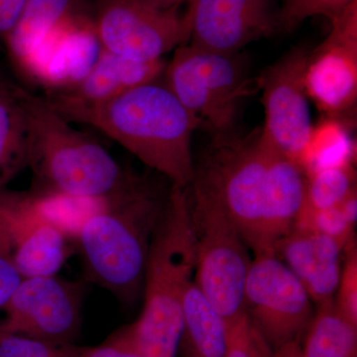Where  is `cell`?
Listing matches in <instances>:
<instances>
[{
    "label": "cell",
    "mask_w": 357,
    "mask_h": 357,
    "mask_svg": "<svg viewBox=\"0 0 357 357\" xmlns=\"http://www.w3.org/2000/svg\"><path fill=\"white\" fill-rule=\"evenodd\" d=\"M82 287L53 276L22 278L0 319V333L69 344L81 326Z\"/></svg>",
    "instance_id": "30bf717a"
},
{
    "label": "cell",
    "mask_w": 357,
    "mask_h": 357,
    "mask_svg": "<svg viewBox=\"0 0 357 357\" xmlns=\"http://www.w3.org/2000/svg\"><path fill=\"white\" fill-rule=\"evenodd\" d=\"M354 227L337 206L326 210H311L303 206L294 227L333 237L345 248L347 244L354 241Z\"/></svg>",
    "instance_id": "484cf974"
},
{
    "label": "cell",
    "mask_w": 357,
    "mask_h": 357,
    "mask_svg": "<svg viewBox=\"0 0 357 357\" xmlns=\"http://www.w3.org/2000/svg\"><path fill=\"white\" fill-rule=\"evenodd\" d=\"M102 51L93 18L77 13L58 23L18 67L46 88L63 93L86 79Z\"/></svg>",
    "instance_id": "5bb4252c"
},
{
    "label": "cell",
    "mask_w": 357,
    "mask_h": 357,
    "mask_svg": "<svg viewBox=\"0 0 357 357\" xmlns=\"http://www.w3.org/2000/svg\"><path fill=\"white\" fill-rule=\"evenodd\" d=\"M46 98L68 121L98 129L172 185H191V138L199 122L166 84H141L100 102H77L58 93Z\"/></svg>",
    "instance_id": "6da1fadb"
},
{
    "label": "cell",
    "mask_w": 357,
    "mask_h": 357,
    "mask_svg": "<svg viewBox=\"0 0 357 357\" xmlns=\"http://www.w3.org/2000/svg\"><path fill=\"white\" fill-rule=\"evenodd\" d=\"M236 55L181 45L164 70L167 88L199 126H206L217 136L229 133L239 102L257 86L246 77Z\"/></svg>",
    "instance_id": "52a82bcc"
},
{
    "label": "cell",
    "mask_w": 357,
    "mask_h": 357,
    "mask_svg": "<svg viewBox=\"0 0 357 357\" xmlns=\"http://www.w3.org/2000/svg\"><path fill=\"white\" fill-rule=\"evenodd\" d=\"M325 41L310 52L305 77L307 98L337 119L357 98V0L332 20Z\"/></svg>",
    "instance_id": "4fadbf2b"
},
{
    "label": "cell",
    "mask_w": 357,
    "mask_h": 357,
    "mask_svg": "<svg viewBox=\"0 0 357 357\" xmlns=\"http://www.w3.org/2000/svg\"><path fill=\"white\" fill-rule=\"evenodd\" d=\"M260 136L267 154L268 241L274 252L277 243L297 222L306 201L307 178L299 164L282 154L262 135L261 129Z\"/></svg>",
    "instance_id": "e0dca14e"
},
{
    "label": "cell",
    "mask_w": 357,
    "mask_h": 357,
    "mask_svg": "<svg viewBox=\"0 0 357 357\" xmlns=\"http://www.w3.org/2000/svg\"><path fill=\"white\" fill-rule=\"evenodd\" d=\"M344 250L333 237L294 227L277 243L275 255L295 275L312 302L319 305L337 293Z\"/></svg>",
    "instance_id": "2e32d148"
},
{
    "label": "cell",
    "mask_w": 357,
    "mask_h": 357,
    "mask_svg": "<svg viewBox=\"0 0 357 357\" xmlns=\"http://www.w3.org/2000/svg\"><path fill=\"white\" fill-rule=\"evenodd\" d=\"M26 0H0V38L6 39Z\"/></svg>",
    "instance_id": "d6a6232c"
},
{
    "label": "cell",
    "mask_w": 357,
    "mask_h": 357,
    "mask_svg": "<svg viewBox=\"0 0 357 357\" xmlns=\"http://www.w3.org/2000/svg\"><path fill=\"white\" fill-rule=\"evenodd\" d=\"M188 192L197 253L194 282L229 325L244 312L248 248L217 192L196 171Z\"/></svg>",
    "instance_id": "5b68a950"
},
{
    "label": "cell",
    "mask_w": 357,
    "mask_h": 357,
    "mask_svg": "<svg viewBox=\"0 0 357 357\" xmlns=\"http://www.w3.org/2000/svg\"><path fill=\"white\" fill-rule=\"evenodd\" d=\"M81 347L0 333V357H77Z\"/></svg>",
    "instance_id": "4316f807"
},
{
    "label": "cell",
    "mask_w": 357,
    "mask_h": 357,
    "mask_svg": "<svg viewBox=\"0 0 357 357\" xmlns=\"http://www.w3.org/2000/svg\"><path fill=\"white\" fill-rule=\"evenodd\" d=\"M133 340L128 326L96 347H81L77 357H124L132 347Z\"/></svg>",
    "instance_id": "4dcf8cb0"
},
{
    "label": "cell",
    "mask_w": 357,
    "mask_h": 357,
    "mask_svg": "<svg viewBox=\"0 0 357 357\" xmlns=\"http://www.w3.org/2000/svg\"><path fill=\"white\" fill-rule=\"evenodd\" d=\"M196 267L188 187L172 185L148 251L144 306L137 321L128 326L143 357L177 356L183 335V303Z\"/></svg>",
    "instance_id": "7a4b0ae2"
},
{
    "label": "cell",
    "mask_w": 357,
    "mask_h": 357,
    "mask_svg": "<svg viewBox=\"0 0 357 357\" xmlns=\"http://www.w3.org/2000/svg\"><path fill=\"white\" fill-rule=\"evenodd\" d=\"M21 280L22 277L15 267L0 255V314Z\"/></svg>",
    "instance_id": "1f68e13d"
},
{
    "label": "cell",
    "mask_w": 357,
    "mask_h": 357,
    "mask_svg": "<svg viewBox=\"0 0 357 357\" xmlns=\"http://www.w3.org/2000/svg\"><path fill=\"white\" fill-rule=\"evenodd\" d=\"M309 57L307 48L296 47L268 67L256 84L264 105L262 135L300 166L312 128L305 84Z\"/></svg>",
    "instance_id": "8fae6325"
},
{
    "label": "cell",
    "mask_w": 357,
    "mask_h": 357,
    "mask_svg": "<svg viewBox=\"0 0 357 357\" xmlns=\"http://www.w3.org/2000/svg\"><path fill=\"white\" fill-rule=\"evenodd\" d=\"M243 310L272 351L301 340L314 314L306 290L274 252L251 260Z\"/></svg>",
    "instance_id": "9c48e42d"
},
{
    "label": "cell",
    "mask_w": 357,
    "mask_h": 357,
    "mask_svg": "<svg viewBox=\"0 0 357 357\" xmlns=\"http://www.w3.org/2000/svg\"><path fill=\"white\" fill-rule=\"evenodd\" d=\"M354 145L345 128L337 119L328 117L312 126L301 166L307 176L319 169L351 163Z\"/></svg>",
    "instance_id": "cb8c5ba5"
},
{
    "label": "cell",
    "mask_w": 357,
    "mask_h": 357,
    "mask_svg": "<svg viewBox=\"0 0 357 357\" xmlns=\"http://www.w3.org/2000/svg\"><path fill=\"white\" fill-rule=\"evenodd\" d=\"M229 349L225 357H271L272 351L243 312L229 325Z\"/></svg>",
    "instance_id": "f1b7e54d"
},
{
    "label": "cell",
    "mask_w": 357,
    "mask_h": 357,
    "mask_svg": "<svg viewBox=\"0 0 357 357\" xmlns=\"http://www.w3.org/2000/svg\"><path fill=\"white\" fill-rule=\"evenodd\" d=\"M160 6L170 8V7L180 6L183 2L189 1V0H153Z\"/></svg>",
    "instance_id": "e575fe53"
},
{
    "label": "cell",
    "mask_w": 357,
    "mask_h": 357,
    "mask_svg": "<svg viewBox=\"0 0 357 357\" xmlns=\"http://www.w3.org/2000/svg\"><path fill=\"white\" fill-rule=\"evenodd\" d=\"M93 20L105 50L137 62L162 60L190 39L187 14L153 0H96Z\"/></svg>",
    "instance_id": "ba28073f"
},
{
    "label": "cell",
    "mask_w": 357,
    "mask_h": 357,
    "mask_svg": "<svg viewBox=\"0 0 357 357\" xmlns=\"http://www.w3.org/2000/svg\"><path fill=\"white\" fill-rule=\"evenodd\" d=\"M352 1L354 0H286L278 16L279 26L291 31L312 16L323 15L333 20Z\"/></svg>",
    "instance_id": "83f0119b"
},
{
    "label": "cell",
    "mask_w": 357,
    "mask_h": 357,
    "mask_svg": "<svg viewBox=\"0 0 357 357\" xmlns=\"http://www.w3.org/2000/svg\"><path fill=\"white\" fill-rule=\"evenodd\" d=\"M70 243L41 215L32 194L0 190V255L22 278L57 274L70 253Z\"/></svg>",
    "instance_id": "7c38bea8"
},
{
    "label": "cell",
    "mask_w": 357,
    "mask_h": 357,
    "mask_svg": "<svg viewBox=\"0 0 357 357\" xmlns=\"http://www.w3.org/2000/svg\"><path fill=\"white\" fill-rule=\"evenodd\" d=\"M185 14L190 45L215 53L236 54L279 26L269 0H189Z\"/></svg>",
    "instance_id": "9a60e30c"
},
{
    "label": "cell",
    "mask_w": 357,
    "mask_h": 357,
    "mask_svg": "<svg viewBox=\"0 0 357 357\" xmlns=\"http://www.w3.org/2000/svg\"><path fill=\"white\" fill-rule=\"evenodd\" d=\"M344 265L342 269L335 304L338 311L357 326V248L356 239L345 246Z\"/></svg>",
    "instance_id": "f546056e"
},
{
    "label": "cell",
    "mask_w": 357,
    "mask_h": 357,
    "mask_svg": "<svg viewBox=\"0 0 357 357\" xmlns=\"http://www.w3.org/2000/svg\"><path fill=\"white\" fill-rule=\"evenodd\" d=\"M351 163L319 169L307 176L306 201L311 210L335 208L356 190Z\"/></svg>",
    "instance_id": "d4e9b609"
},
{
    "label": "cell",
    "mask_w": 357,
    "mask_h": 357,
    "mask_svg": "<svg viewBox=\"0 0 357 357\" xmlns=\"http://www.w3.org/2000/svg\"><path fill=\"white\" fill-rule=\"evenodd\" d=\"M124 357H143L142 354H140L139 351H137V349H136L135 345H132V347H131L130 349H129L128 354H126V356Z\"/></svg>",
    "instance_id": "d590c367"
},
{
    "label": "cell",
    "mask_w": 357,
    "mask_h": 357,
    "mask_svg": "<svg viewBox=\"0 0 357 357\" xmlns=\"http://www.w3.org/2000/svg\"><path fill=\"white\" fill-rule=\"evenodd\" d=\"M271 357H302L301 340H293L272 352Z\"/></svg>",
    "instance_id": "836d02e7"
},
{
    "label": "cell",
    "mask_w": 357,
    "mask_h": 357,
    "mask_svg": "<svg viewBox=\"0 0 357 357\" xmlns=\"http://www.w3.org/2000/svg\"><path fill=\"white\" fill-rule=\"evenodd\" d=\"M229 325L208 303L194 281L183 303V335L185 357H225Z\"/></svg>",
    "instance_id": "d6986e66"
},
{
    "label": "cell",
    "mask_w": 357,
    "mask_h": 357,
    "mask_svg": "<svg viewBox=\"0 0 357 357\" xmlns=\"http://www.w3.org/2000/svg\"><path fill=\"white\" fill-rule=\"evenodd\" d=\"M24 116L27 165L42 185L39 192L105 197L132 180L96 141L77 130L46 98L13 86Z\"/></svg>",
    "instance_id": "277c9868"
},
{
    "label": "cell",
    "mask_w": 357,
    "mask_h": 357,
    "mask_svg": "<svg viewBox=\"0 0 357 357\" xmlns=\"http://www.w3.org/2000/svg\"><path fill=\"white\" fill-rule=\"evenodd\" d=\"M195 171L217 192L255 255L273 252L268 241L267 154L260 129L244 138L230 133L217 136Z\"/></svg>",
    "instance_id": "8992f818"
},
{
    "label": "cell",
    "mask_w": 357,
    "mask_h": 357,
    "mask_svg": "<svg viewBox=\"0 0 357 357\" xmlns=\"http://www.w3.org/2000/svg\"><path fill=\"white\" fill-rule=\"evenodd\" d=\"M318 306L306 331L302 357H357V326L340 314L333 299Z\"/></svg>",
    "instance_id": "44dd1931"
},
{
    "label": "cell",
    "mask_w": 357,
    "mask_h": 357,
    "mask_svg": "<svg viewBox=\"0 0 357 357\" xmlns=\"http://www.w3.org/2000/svg\"><path fill=\"white\" fill-rule=\"evenodd\" d=\"M41 215L70 241H76L86 222L109 204V196L81 197L62 192L32 194Z\"/></svg>",
    "instance_id": "603a6c76"
},
{
    "label": "cell",
    "mask_w": 357,
    "mask_h": 357,
    "mask_svg": "<svg viewBox=\"0 0 357 357\" xmlns=\"http://www.w3.org/2000/svg\"><path fill=\"white\" fill-rule=\"evenodd\" d=\"M165 67L162 60L137 62L102 48L98 63L86 79L74 89L58 93L77 102H103L141 84L154 82Z\"/></svg>",
    "instance_id": "ac0fdd59"
},
{
    "label": "cell",
    "mask_w": 357,
    "mask_h": 357,
    "mask_svg": "<svg viewBox=\"0 0 357 357\" xmlns=\"http://www.w3.org/2000/svg\"><path fill=\"white\" fill-rule=\"evenodd\" d=\"M79 0H26L6 37L9 54L20 65L58 23L77 11Z\"/></svg>",
    "instance_id": "ffe728a7"
},
{
    "label": "cell",
    "mask_w": 357,
    "mask_h": 357,
    "mask_svg": "<svg viewBox=\"0 0 357 357\" xmlns=\"http://www.w3.org/2000/svg\"><path fill=\"white\" fill-rule=\"evenodd\" d=\"M168 195L136 177L110 195L109 204L89 218L77 239L89 280L121 300L134 299Z\"/></svg>",
    "instance_id": "3957f363"
},
{
    "label": "cell",
    "mask_w": 357,
    "mask_h": 357,
    "mask_svg": "<svg viewBox=\"0 0 357 357\" xmlns=\"http://www.w3.org/2000/svg\"><path fill=\"white\" fill-rule=\"evenodd\" d=\"M27 165L24 116L13 86L0 84V190Z\"/></svg>",
    "instance_id": "7402d4cb"
}]
</instances>
